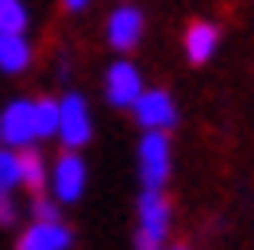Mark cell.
I'll return each mask as SVG.
<instances>
[{"mask_svg":"<svg viewBox=\"0 0 254 250\" xmlns=\"http://www.w3.org/2000/svg\"><path fill=\"white\" fill-rule=\"evenodd\" d=\"M143 31H146V19H143V12L131 8V4H120V8L108 16V23H104V35H108V43L120 50V54L139 47Z\"/></svg>","mask_w":254,"mask_h":250,"instance_id":"cell-7","label":"cell"},{"mask_svg":"<svg viewBox=\"0 0 254 250\" xmlns=\"http://www.w3.org/2000/svg\"><path fill=\"white\" fill-rule=\"evenodd\" d=\"M62 8H65V12H85L89 0H62Z\"/></svg>","mask_w":254,"mask_h":250,"instance_id":"cell-17","label":"cell"},{"mask_svg":"<svg viewBox=\"0 0 254 250\" xmlns=\"http://www.w3.org/2000/svg\"><path fill=\"white\" fill-rule=\"evenodd\" d=\"M16 216H19V208L12 200V192H0V223L8 227V223H16Z\"/></svg>","mask_w":254,"mask_h":250,"instance_id":"cell-16","label":"cell"},{"mask_svg":"<svg viewBox=\"0 0 254 250\" xmlns=\"http://www.w3.org/2000/svg\"><path fill=\"white\" fill-rule=\"evenodd\" d=\"M0 142L8 150H23L35 142V100H12L0 112Z\"/></svg>","mask_w":254,"mask_h":250,"instance_id":"cell-4","label":"cell"},{"mask_svg":"<svg viewBox=\"0 0 254 250\" xmlns=\"http://www.w3.org/2000/svg\"><path fill=\"white\" fill-rule=\"evenodd\" d=\"M0 146H4V142H0Z\"/></svg>","mask_w":254,"mask_h":250,"instance_id":"cell-19","label":"cell"},{"mask_svg":"<svg viewBox=\"0 0 254 250\" xmlns=\"http://www.w3.org/2000/svg\"><path fill=\"white\" fill-rule=\"evenodd\" d=\"M131 112H135V124L146 127V131H166V127L177 124V104L166 89H143L135 96Z\"/></svg>","mask_w":254,"mask_h":250,"instance_id":"cell-5","label":"cell"},{"mask_svg":"<svg viewBox=\"0 0 254 250\" xmlns=\"http://www.w3.org/2000/svg\"><path fill=\"white\" fill-rule=\"evenodd\" d=\"M139 93H143V73H139V65H131L127 58L112 62L108 73H104V96H108L112 108H131Z\"/></svg>","mask_w":254,"mask_h":250,"instance_id":"cell-6","label":"cell"},{"mask_svg":"<svg viewBox=\"0 0 254 250\" xmlns=\"http://www.w3.org/2000/svg\"><path fill=\"white\" fill-rule=\"evenodd\" d=\"M16 154H19V185H27L31 192H43L47 188V162H43V154L35 146H23Z\"/></svg>","mask_w":254,"mask_h":250,"instance_id":"cell-11","label":"cell"},{"mask_svg":"<svg viewBox=\"0 0 254 250\" xmlns=\"http://www.w3.org/2000/svg\"><path fill=\"white\" fill-rule=\"evenodd\" d=\"M27 4L23 0H0V31H12V35H23L27 31Z\"/></svg>","mask_w":254,"mask_h":250,"instance_id":"cell-12","label":"cell"},{"mask_svg":"<svg viewBox=\"0 0 254 250\" xmlns=\"http://www.w3.org/2000/svg\"><path fill=\"white\" fill-rule=\"evenodd\" d=\"M19 188V154L0 146V192H16Z\"/></svg>","mask_w":254,"mask_h":250,"instance_id":"cell-14","label":"cell"},{"mask_svg":"<svg viewBox=\"0 0 254 250\" xmlns=\"http://www.w3.org/2000/svg\"><path fill=\"white\" fill-rule=\"evenodd\" d=\"M220 47V27L216 23H208V19H196L185 27V58L192 65H204L212 54Z\"/></svg>","mask_w":254,"mask_h":250,"instance_id":"cell-9","label":"cell"},{"mask_svg":"<svg viewBox=\"0 0 254 250\" xmlns=\"http://www.w3.org/2000/svg\"><path fill=\"white\" fill-rule=\"evenodd\" d=\"M170 166H174L170 135L166 131H146L139 139V177H143V188H162L170 181Z\"/></svg>","mask_w":254,"mask_h":250,"instance_id":"cell-2","label":"cell"},{"mask_svg":"<svg viewBox=\"0 0 254 250\" xmlns=\"http://www.w3.org/2000/svg\"><path fill=\"white\" fill-rule=\"evenodd\" d=\"M69 247H73V231L62 219H35L16 243V250H69Z\"/></svg>","mask_w":254,"mask_h":250,"instance_id":"cell-8","label":"cell"},{"mask_svg":"<svg viewBox=\"0 0 254 250\" xmlns=\"http://www.w3.org/2000/svg\"><path fill=\"white\" fill-rule=\"evenodd\" d=\"M35 219H58V204L54 200H47V196H43V192H35Z\"/></svg>","mask_w":254,"mask_h":250,"instance_id":"cell-15","label":"cell"},{"mask_svg":"<svg viewBox=\"0 0 254 250\" xmlns=\"http://www.w3.org/2000/svg\"><path fill=\"white\" fill-rule=\"evenodd\" d=\"M85 181H89V170H85V162H81L77 150H65V154L54 162V170L47 173V185H50V192H54V200H58V204L81 200Z\"/></svg>","mask_w":254,"mask_h":250,"instance_id":"cell-3","label":"cell"},{"mask_svg":"<svg viewBox=\"0 0 254 250\" xmlns=\"http://www.w3.org/2000/svg\"><path fill=\"white\" fill-rule=\"evenodd\" d=\"M65 150H81L85 142L93 139V112H89V100L81 93H65L58 100V131Z\"/></svg>","mask_w":254,"mask_h":250,"instance_id":"cell-1","label":"cell"},{"mask_svg":"<svg viewBox=\"0 0 254 250\" xmlns=\"http://www.w3.org/2000/svg\"><path fill=\"white\" fill-rule=\"evenodd\" d=\"M162 250H189L185 243H174V247H162Z\"/></svg>","mask_w":254,"mask_h":250,"instance_id":"cell-18","label":"cell"},{"mask_svg":"<svg viewBox=\"0 0 254 250\" xmlns=\"http://www.w3.org/2000/svg\"><path fill=\"white\" fill-rule=\"evenodd\" d=\"M31 43L23 35H12V31H0V73H23L31 65Z\"/></svg>","mask_w":254,"mask_h":250,"instance_id":"cell-10","label":"cell"},{"mask_svg":"<svg viewBox=\"0 0 254 250\" xmlns=\"http://www.w3.org/2000/svg\"><path fill=\"white\" fill-rule=\"evenodd\" d=\"M58 131V100H35V139H50Z\"/></svg>","mask_w":254,"mask_h":250,"instance_id":"cell-13","label":"cell"}]
</instances>
